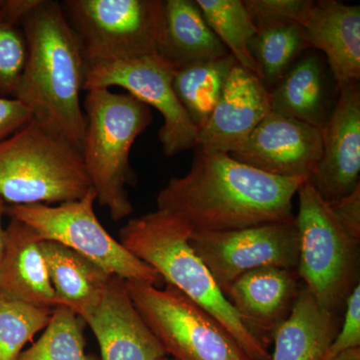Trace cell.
<instances>
[{"mask_svg": "<svg viewBox=\"0 0 360 360\" xmlns=\"http://www.w3.org/2000/svg\"><path fill=\"white\" fill-rule=\"evenodd\" d=\"M195 148L189 172L170 179L158 193V210L175 215L193 233L295 219L293 198L307 179L276 176L229 155Z\"/></svg>", "mask_w": 360, "mask_h": 360, "instance_id": "cell-1", "label": "cell"}, {"mask_svg": "<svg viewBox=\"0 0 360 360\" xmlns=\"http://www.w3.org/2000/svg\"><path fill=\"white\" fill-rule=\"evenodd\" d=\"M27 60L13 98L32 120L82 151L85 115L82 103L87 65L82 45L61 4L39 0L20 21Z\"/></svg>", "mask_w": 360, "mask_h": 360, "instance_id": "cell-2", "label": "cell"}, {"mask_svg": "<svg viewBox=\"0 0 360 360\" xmlns=\"http://www.w3.org/2000/svg\"><path fill=\"white\" fill-rule=\"evenodd\" d=\"M193 232L172 213L156 210L130 219L120 231V243L135 257L160 274L205 309L232 335L255 360H270L269 347L246 328L238 314L194 252Z\"/></svg>", "mask_w": 360, "mask_h": 360, "instance_id": "cell-3", "label": "cell"}, {"mask_svg": "<svg viewBox=\"0 0 360 360\" xmlns=\"http://www.w3.org/2000/svg\"><path fill=\"white\" fill-rule=\"evenodd\" d=\"M82 160L99 205L117 222L134 212L127 191L134 172L130 151L135 139L153 122L150 108L110 89L87 90Z\"/></svg>", "mask_w": 360, "mask_h": 360, "instance_id": "cell-4", "label": "cell"}, {"mask_svg": "<svg viewBox=\"0 0 360 360\" xmlns=\"http://www.w3.org/2000/svg\"><path fill=\"white\" fill-rule=\"evenodd\" d=\"M90 189L82 151L34 120L0 141V198L7 205H59Z\"/></svg>", "mask_w": 360, "mask_h": 360, "instance_id": "cell-5", "label": "cell"}, {"mask_svg": "<svg viewBox=\"0 0 360 360\" xmlns=\"http://www.w3.org/2000/svg\"><path fill=\"white\" fill-rule=\"evenodd\" d=\"M295 217L300 238L296 271L324 309L340 314L359 283V241L336 219L314 187L305 180L297 191Z\"/></svg>", "mask_w": 360, "mask_h": 360, "instance_id": "cell-6", "label": "cell"}, {"mask_svg": "<svg viewBox=\"0 0 360 360\" xmlns=\"http://www.w3.org/2000/svg\"><path fill=\"white\" fill-rule=\"evenodd\" d=\"M135 309L174 360H255L231 333L174 286L125 281Z\"/></svg>", "mask_w": 360, "mask_h": 360, "instance_id": "cell-7", "label": "cell"}, {"mask_svg": "<svg viewBox=\"0 0 360 360\" xmlns=\"http://www.w3.org/2000/svg\"><path fill=\"white\" fill-rule=\"evenodd\" d=\"M60 4L87 68L158 53L163 0H65Z\"/></svg>", "mask_w": 360, "mask_h": 360, "instance_id": "cell-8", "label": "cell"}, {"mask_svg": "<svg viewBox=\"0 0 360 360\" xmlns=\"http://www.w3.org/2000/svg\"><path fill=\"white\" fill-rule=\"evenodd\" d=\"M96 200L92 188L80 200L58 205H7L6 215L32 227L42 240L68 246L113 276L158 286L162 281L160 274L104 229L94 212Z\"/></svg>", "mask_w": 360, "mask_h": 360, "instance_id": "cell-9", "label": "cell"}, {"mask_svg": "<svg viewBox=\"0 0 360 360\" xmlns=\"http://www.w3.org/2000/svg\"><path fill=\"white\" fill-rule=\"evenodd\" d=\"M175 68L158 53L98 63L87 68L84 91L120 87L162 115L158 132L163 155L172 158L198 146V127L174 89Z\"/></svg>", "mask_w": 360, "mask_h": 360, "instance_id": "cell-10", "label": "cell"}, {"mask_svg": "<svg viewBox=\"0 0 360 360\" xmlns=\"http://www.w3.org/2000/svg\"><path fill=\"white\" fill-rule=\"evenodd\" d=\"M189 243L224 295L251 270L297 269L300 238L295 219L236 231L196 232L191 233Z\"/></svg>", "mask_w": 360, "mask_h": 360, "instance_id": "cell-11", "label": "cell"}, {"mask_svg": "<svg viewBox=\"0 0 360 360\" xmlns=\"http://www.w3.org/2000/svg\"><path fill=\"white\" fill-rule=\"evenodd\" d=\"M321 153V129L271 111L229 155L276 176L309 179Z\"/></svg>", "mask_w": 360, "mask_h": 360, "instance_id": "cell-12", "label": "cell"}, {"mask_svg": "<svg viewBox=\"0 0 360 360\" xmlns=\"http://www.w3.org/2000/svg\"><path fill=\"white\" fill-rule=\"evenodd\" d=\"M322 153L309 181L328 205L360 186V90L359 84L340 89L335 110L321 129Z\"/></svg>", "mask_w": 360, "mask_h": 360, "instance_id": "cell-13", "label": "cell"}, {"mask_svg": "<svg viewBox=\"0 0 360 360\" xmlns=\"http://www.w3.org/2000/svg\"><path fill=\"white\" fill-rule=\"evenodd\" d=\"M271 112V96L262 78L236 63L219 103L198 135V146L207 153L231 155L248 141Z\"/></svg>", "mask_w": 360, "mask_h": 360, "instance_id": "cell-14", "label": "cell"}, {"mask_svg": "<svg viewBox=\"0 0 360 360\" xmlns=\"http://www.w3.org/2000/svg\"><path fill=\"white\" fill-rule=\"evenodd\" d=\"M300 279L295 269L260 267L236 279L224 295L246 328L269 347L302 290Z\"/></svg>", "mask_w": 360, "mask_h": 360, "instance_id": "cell-15", "label": "cell"}, {"mask_svg": "<svg viewBox=\"0 0 360 360\" xmlns=\"http://www.w3.org/2000/svg\"><path fill=\"white\" fill-rule=\"evenodd\" d=\"M297 23L310 49L328 58L340 90L360 78V7L336 0H305Z\"/></svg>", "mask_w": 360, "mask_h": 360, "instance_id": "cell-16", "label": "cell"}, {"mask_svg": "<svg viewBox=\"0 0 360 360\" xmlns=\"http://www.w3.org/2000/svg\"><path fill=\"white\" fill-rule=\"evenodd\" d=\"M101 360H160L167 354L135 309L125 279L113 276L98 307L85 319Z\"/></svg>", "mask_w": 360, "mask_h": 360, "instance_id": "cell-17", "label": "cell"}, {"mask_svg": "<svg viewBox=\"0 0 360 360\" xmlns=\"http://www.w3.org/2000/svg\"><path fill=\"white\" fill-rule=\"evenodd\" d=\"M41 240L32 227L11 219L0 262V295L54 309L58 303L40 248Z\"/></svg>", "mask_w": 360, "mask_h": 360, "instance_id": "cell-18", "label": "cell"}, {"mask_svg": "<svg viewBox=\"0 0 360 360\" xmlns=\"http://www.w3.org/2000/svg\"><path fill=\"white\" fill-rule=\"evenodd\" d=\"M40 248L58 305L85 321L103 302L113 274L56 241L41 240Z\"/></svg>", "mask_w": 360, "mask_h": 360, "instance_id": "cell-19", "label": "cell"}, {"mask_svg": "<svg viewBox=\"0 0 360 360\" xmlns=\"http://www.w3.org/2000/svg\"><path fill=\"white\" fill-rule=\"evenodd\" d=\"M175 70L229 54L193 0H163L158 51Z\"/></svg>", "mask_w": 360, "mask_h": 360, "instance_id": "cell-20", "label": "cell"}, {"mask_svg": "<svg viewBox=\"0 0 360 360\" xmlns=\"http://www.w3.org/2000/svg\"><path fill=\"white\" fill-rule=\"evenodd\" d=\"M340 314L324 309L302 288L290 316L272 335L270 360H321L340 329Z\"/></svg>", "mask_w": 360, "mask_h": 360, "instance_id": "cell-21", "label": "cell"}, {"mask_svg": "<svg viewBox=\"0 0 360 360\" xmlns=\"http://www.w3.org/2000/svg\"><path fill=\"white\" fill-rule=\"evenodd\" d=\"M271 111L277 115L323 129L326 115L323 70L315 56L291 66L270 91Z\"/></svg>", "mask_w": 360, "mask_h": 360, "instance_id": "cell-22", "label": "cell"}, {"mask_svg": "<svg viewBox=\"0 0 360 360\" xmlns=\"http://www.w3.org/2000/svg\"><path fill=\"white\" fill-rule=\"evenodd\" d=\"M236 63V59L229 53L224 58L175 70V94L198 130L219 103L225 82Z\"/></svg>", "mask_w": 360, "mask_h": 360, "instance_id": "cell-23", "label": "cell"}, {"mask_svg": "<svg viewBox=\"0 0 360 360\" xmlns=\"http://www.w3.org/2000/svg\"><path fill=\"white\" fill-rule=\"evenodd\" d=\"M203 18L239 65L260 77L250 49L258 32L243 0H196Z\"/></svg>", "mask_w": 360, "mask_h": 360, "instance_id": "cell-24", "label": "cell"}, {"mask_svg": "<svg viewBox=\"0 0 360 360\" xmlns=\"http://www.w3.org/2000/svg\"><path fill=\"white\" fill-rule=\"evenodd\" d=\"M309 49L304 32L297 22L258 30L250 44L260 78L266 87L278 84L302 51Z\"/></svg>", "mask_w": 360, "mask_h": 360, "instance_id": "cell-25", "label": "cell"}, {"mask_svg": "<svg viewBox=\"0 0 360 360\" xmlns=\"http://www.w3.org/2000/svg\"><path fill=\"white\" fill-rule=\"evenodd\" d=\"M85 324L72 310L58 305L39 340L16 360H99L85 352Z\"/></svg>", "mask_w": 360, "mask_h": 360, "instance_id": "cell-26", "label": "cell"}, {"mask_svg": "<svg viewBox=\"0 0 360 360\" xmlns=\"http://www.w3.org/2000/svg\"><path fill=\"white\" fill-rule=\"evenodd\" d=\"M53 309L0 295V360H16L26 343L46 328Z\"/></svg>", "mask_w": 360, "mask_h": 360, "instance_id": "cell-27", "label": "cell"}, {"mask_svg": "<svg viewBox=\"0 0 360 360\" xmlns=\"http://www.w3.org/2000/svg\"><path fill=\"white\" fill-rule=\"evenodd\" d=\"M27 53L22 30L0 20V97L13 98Z\"/></svg>", "mask_w": 360, "mask_h": 360, "instance_id": "cell-28", "label": "cell"}, {"mask_svg": "<svg viewBox=\"0 0 360 360\" xmlns=\"http://www.w3.org/2000/svg\"><path fill=\"white\" fill-rule=\"evenodd\" d=\"M305 0H245L258 30L297 22Z\"/></svg>", "mask_w": 360, "mask_h": 360, "instance_id": "cell-29", "label": "cell"}, {"mask_svg": "<svg viewBox=\"0 0 360 360\" xmlns=\"http://www.w3.org/2000/svg\"><path fill=\"white\" fill-rule=\"evenodd\" d=\"M345 317L336 335L321 360H333L343 352L360 347V286L357 284L348 296Z\"/></svg>", "mask_w": 360, "mask_h": 360, "instance_id": "cell-30", "label": "cell"}, {"mask_svg": "<svg viewBox=\"0 0 360 360\" xmlns=\"http://www.w3.org/2000/svg\"><path fill=\"white\" fill-rule=\"evenodd\" d=\"M32 120L30 110L20 101L15 98L0 97V141Z\"/></svg>", "mask_w": 360, "mask_h": 360, "instance_id": "cell-31", "label": "cell"}, {"mask_svg": "<svg viewBox=\"0 0 360 360\" xmlns=\"http://www.w3.org/2000/svg\"><path fill=\"white\" fill-rule=\"evenodd\" d=\"M330 206L333 214L345 231L360 241V186L347 198Z\"/></svg>", "mask_w": 360, "mask_h": 360, "instance_id": "cell-32", "label": "cell"}, {"mask_svg": "<svg viewBox=\"0 0 360 360\" xmlns=\"http://www.w3.org/2000/svg\"><path fill=\"white\" fill-rule=\"evenodd\" d=\"M39 0H2L0 20L18 26L26 14L39 4Z\"/></svg>", "mask_w": 360, "mask_h": 360, "instance_id": "cell-33", "label": "cell"}, {"mask_svg": "<svg viewBox=\"0 0 360 360\" xmlns=\"http://www.w3.org/2000/svg\"><path fill=\"white\" fill-rule=\"evenodd\" d=\"M7 203L0 198V262H1L2 255L4 250V233L6 229L2 226V219L4 215H6Z\"/></svg>", "mask_w": 360, "mask_h": 360, "instance_id": "cell-34", "label": "cell"}, {"mask_svg": "<svg viewBox=\"0 0 360 360\" xmlns=\"http://www.w3.org/2000/svg\"><path fill=\"white\" fill-rule=\"evenodd\" d=\"M333 360H360V347L347 350Z\"/></svg>", "mask_w": 360, "mask_h": 360, "instance_id": "cell-35", "label": "cell"}, {"mask_svg": "<svg viewBox=\"0 0 360 360\" xmlns=\"http://www.w3.org/2000/svg\"><path fill=\"white\" fill-rule=\"evenodd\" d=\"M160 360H174V359H168V357H163V359H161Z\"/></svg>", "mask_w": 360, "mask_h": 360, "instance_id": "cell-36", "label": "cell"}]
</instances>
